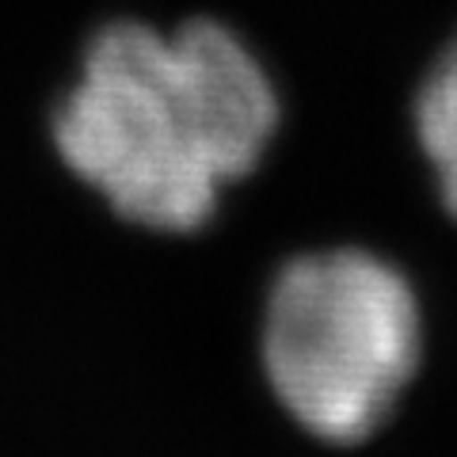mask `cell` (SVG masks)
Wrapping results in <instances>:
<instances>
[{"mask_svg":"<svg viewBox=\"0 0 457 457\" xmlns=\"http://www.w3.org/2000/svg\"><path fill=\"white\" fill-rule=\"evenodd\" d=\"M275 130V80L218 20L104 27L50 122L65 168L119 218L156 233L203 228Z\"/></svg>","mask_w":457,"mask_h":457,"instance_id":"obj_1","label":"cell"},{"mask_svg":"<svg viewBox=\"0 0 457 457\" xmlns=\"http://www.w3.org/2000/svg\"><path fill=\"white\" fill-rule=\"evenodd\" d=\"M408 278L362 248L297 255L263 312V370L286 411L328 442L374 435L420 362Z\"/></svg>","mask_w":457,"mask_h":457,"instance_id":"obj_2","label":"cell"},{"mask_svg":"<svg viewBox=\"0 0 457 457\" xmlns=\"http://www.w3.org/2000/svg\"><path fill=\"white\" fill-rule=\"evenodd\" d=\"M411 122H416L420 149L435 168L442 206L457 221V38L427 69Z\"/></svg>","mask_w":457,"mask_h":457,"instance_id":"obj_3","label":"cell"}]
</instances>
